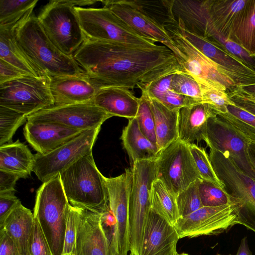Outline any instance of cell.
<instances>
[{
  "label": "cell",
  "mask_w": 255,
  "mask_h": 255,
  "mask_svg": "<svg viewBox=\"0 0 255 255\" xmlns=\"http://www.w3.org/2000/svg\"><path fill=\"white\" fill-rule=\"evenodd\" d=\"M189 147L200 178L225 190V185L216 174L205 149L194 143L189 144Z\"/></svg>",
  "instance_id": "cell-37"
},
{
  "label": "cell",
  "mask_w": 255,
  "mask_h": 255,
  "mask_svg": "<svg viewBox=\"0 0 255 255\" xmlns=\"http://www.w3.org/2000/svg\"><path fill=\"white\" fill-rule=\"evenodd\" d=\"M75 255H113L103 226L105 215L78 208Z\"/></svg>",
  "instance_id": "cell-18"
},
{
  "label": "cell",
  "mask_w": 255,
  "mask_h": 255,
  "mask_svg": "<svg viewBox=\"0 0 255 255\" xmlns=\"http://www.w3.org/2000/svg\"><path fill=\"white\" fill-rule=\"evenodd\" d=\"M33 162L34 155L18 139L0 146V170L27 178L32 171Z\"/></svg>",
  "instance_id": "cell-28"
},
{
  "label": "cell",
  "mask_w": 255,
  "mask_h": 255,
  "mask_svg": "<svg viewBox=\"0 0 255 255\" xmlns=\"http://www.w3.org/2000/svg\"><path fill=\"white\" fill-rule=\"evenodd\" d=\"M132 173L131 169L115 177H106L109 205L114 223L110 239L113 255H127L129 251L128 218Z\"/></svg>",
  "instance_id": "cell-14"
},
{
  "label": "cell",
  "mask_w": 255,
  "mask_h": 255,
  "mask_svg": "<svg viewBox=\"0 0 255 255\" xmlns=\"http://www.w3.org/2000/svg\"><path fill=\"white\" fill-rule=\"evenodd\" d=\"M70 204L60 175L43 183L37 191L33 211L53 255H62Z\"/></svg>",
  "instance_id": "cell-4"
},
{
  "label": "cell",
  "mask_w": 255,
  "mask_h": 255,
  "mask_svg": "<svg viewBox=\"0 0 255 255\" xmlns=\"http://www.w3.org/2000/svg\"><path fill=\"white\" fill-rule=\"evenodd\" d=\"M66 2L73 7H82L87 5H91L99 2L98 0H65Z\"/></svg>",
  "instance_id": "cell-53"
},
{
  "label": "cell",
  "mask_w": 255,
  "mask_h": 255,
  "mask_svg": "<svg viewBox=\"0 0 255 255\" xmlns=\"http://www.w3.org/2000/svg\"><path fill=\"white\" fill-rule=\"evenodd\" d=\"M23 132L25 139L31 146L38 153L46 154L83 131L50 122L27 121Z\"/></svg>",
  "instance_id": "cell-21"
},
{
  "label": "cell",
  "mask_w": 255,
  "mask_h": 255,
  "mask_svg": "<svg viewBox=\"0 0 255 255\" xmlns=\"http://www.w3.org/2000/svg\"><path fill=\"white\" fill-rule=\"evenodd\" d=\"M248 154L250 162L255 170V144L250 143L249 144Z\"/></svg>",
  "instance_id": "cell-54"
},
{
  "label": "cell",
  "mask_w": 255,
  "mask_h": 255,
  "mask_svg": "<svg viewBox=\"0 0 255 255\" xmlns=\"http://www.w3.org/2000/svg\"><path fill=\"white\" fill-rule=\"evenodd\" d=\"M231 40L255 57V0H249L234 26Z\"/></svg>",
  "instance_id": "cell-32"
},
{
  "label": "cell",
  "mask_w": 255,
  "mask_h": 255,
  "mask_svg": "<svg viewBox=\"0 0 255 255\" xmlns=\"http://www.w3.org/2000/svg\"><path fill=\"white\" fill-rule=\"evenodd\" d=\"M38 0H0V26H15L33 11Z\"/></svg>",
  "instance_id": "cell-35"
},
{
  "label": "cell",
  "mask_w": 255,
  "mask_h": 255,
  "mask_svg": "<svg viewBox=\"0 0 255 255\" xmlns=\"http://www.w3.org/2000/svg\"><path fill=\"white\" fill-rule=\"evenodd\" d=\"M48 75L24 76L0 84V106L27 117L54 105Z\"/></svg>",
  "instance_id": "cell-10"
},
{
  "label": "cell",
  "mask_w": 255,
  "mask_h": 255,
  "mask_svg": "<svg viewBox=\"0 0 255 255\" xmlns=\"http://www.w3.org/2000/svg\"><path fill=\"white\" fill-rule=\"evenodd\" d=\"M139 102L128 88L106 87L99 89L92 103L113 117L129 120L135 118Z\"/></svg>",
  "instance_id": "cell-24"
},
{
  "label": "cell",
  "mask_w": 255,
  "mask_h": 255,
  "mask_svg": "<svg viewBox=\"0 0 255 255\" xmlns=\"http://www.w3.org/2000/svg\"><path fill=\"white\" fill-rule=\"evenodd\" d=\"M170 89L175 93L193 99L199 103H202L200 85L190 75L182 72L172 75Z\"/></svg>",
  "instance_id": "cell-41"
},
{
  "label": "cell",
  "mask_w": 255,
  "mask_h": 255,
  "mask_svg": "<svg viewBox=\"0 0 255 255\" xmlns=\"http://www.w3.org/2000/svg\"><path fill=\"white\" fill-rule=\"evenodd\" d=\"M156 159L138 160L131 166L132 180L128 218L130 255H140L144 227L151 209L152 184L156 177Z\"/></svg>",
  "instance_id": "cell-5"
},
{
  "label": "cell",
  "mask_w": 255,
  "mask_h": 255,
  "mask_svg": "<svg viewBox=\"0 0 255 255\" xmlns=\"http://www.w3.org/2000/svg\"><path fill=\"white\" fill-rule=\"evenodd\" d=\"M20 203V200L15 196L14 193L0 194V226Z\"/></svg>",
  "instance_id": "cell-46"
},
{
  "label": "cell",
  "mask_w": 255,
  "mask_h": 255,
  "mask_svg": "<svg viewBox=\"0 0 255 255\" xmlns=\"http://www.w3.org/2000/svg\"><path fill=\"white\" fill-rule=\"evenodd\" d=\"M179 239L175 227L150 209L144 227L140 255H177Z\"/></svg>",
  "instance_id": "cell-20"
},
{
  "label": "cell",
  "mask_w": 255,
  "mask_h": 255,
  "mask_svg": "<svg viewBox=\"0 0 255 255\" xmlns=\"http://www.w3.org/2000/svg\"><path fill=\"white\" fill-rule=\"evenodd\" d=\"M101 126L82 132L53 151L34 155L32 171L43 183L65 170L83 156L92 153Z\"/></svg>",
  "instance_id": "cell-12"
},
{
  "label": "cell",
  "mask_w": 255,
  "mask_h": 255,
  "mask_svg": "<svg viewBox=\"0 0 255 255\" xmlns=\"http://www.w3.org/2000/svg\"><path fill=\"white\" fill-rule=\"evenodd\" d=\"M175 47L173 51L180 72L190 75L199 84L229 92L236 86L212 60L184 36L176 21L164 26Z\"/></svg>",
  "instance_id": "cell-6"
},
{
  "label": "cell",
  "mask_w": 255,
  "mask_h": 255,
  "mask_svg": "<svg viewBox=\"0 0 255 255\" xmlns=\"http://www.w3.org/2000/svg\"></svg>",
  "instance_id": "cell-58"
},
{
  "label": "cell",
  "mask_w": 255,
  "mask_h": 255,
  "mask_svg": "<svg viewBox=\"0 0 255 255\" xmlns=\"http://www.w3.org/2000/svg\"><path fill=\"white\" fill-rule=\"evenodd\" d=\"M133 30L142 36L158 42L172 51L175 47L165 28L137 7L131 0H100Z\"/></svg>",
  "instance_id": "cell-19"
},
{
  "label": "cell",
  "mask_w": 255,
  "mask_h": 255,
  "mask_svg": "<svg viewBox=\"0 0 255 255\" xmlns=\"http://www.w3.org/2000/svg\"><path fill=\"white\" fill-rule=\"evenodd\" d=\"M59 175L71 206L105 216L111 213L105 177L98 169L92 153L83 156Z\"/></svg>",
  "instance_id": "cell-3"
},
{
  "label": "cell",
  "mask_w": 255,
  "mask_h": 255,
  "mask_svg": "<svg viewBox=\"0 0 255 255\" xmlns=\"http://www.w3.org/2000/svg\"><path fill=\"white\" fill-rule=\"evenodd\" d=\"M16 42L42 75H75L84 70L73 56L62 53L50 40L33 11L14 27Z\"/></svg>",
  "instance_id": "cell-2"
},
{
  "label": "cell",
  "mask_w": 255,
  "mask_h": 255,
  "mask_svg": "<svg viewBox=\"0 0 255 255\" xmlns=\"http://www.w3.org/2000/svg\"><path fill=\"white\" fill-rule=\"evenodd\" d=\"M147 97L154 119L156 145L160 152L178 138L179 111L171 110L158 101Z\"/></svg>",
  "instance_id": "cell-29"
},
{
  "label": "cell",
  "mask_w": 255,
  "mask_h": 255,
  "mask_svg": "<svg viewBox=\"0 0 255 255\" xmlns=\"http://www.w3.org/2000/svg\"><path fill=\"white\" fill-rule=\"evenodd\" d=\"M0 255H19L13 241L3 228L0 229Z\"/></svg>",
  "instance_id": "cell-49"
},
{
  "label": "cell",
  "mask_w": 255,
  "mask_h": 255,
  "mask_svg": "<svg viewBox=\"0 0 255 255\" xmlns=\"http://www.w3.org/2000/svg\"><path fill=\"white\" fill-rule=\"evenodd\" d=\"M249 0H205L207 18L218 32L231 39L234 26Z\"/></svg>",
  "instance_id": "cell-25"
},
{
  "label": "cell",
  "mask_w": 255,
  "mask_h": 255,
  "mask_svg": "<svg viewBox=\"0 0 255 255\" xmlns=\"http://www.w3.org/2000/svg\"><path fill=\"white\" fill-rule=\"evenodd\" d=\"M33 222V213L20 203L0 226V229H4L13 241L19 255H28Z\"/></svg>",
  "instance_id": "cell-26"
},
{
  "label": "cell",
  "mask_w": 255,
  "mask_h": 255,
  "mask_svg": "<svg viewBox=\"0 0 255 255\" xmlns=\"http://www.w3.org/2000/svg\"><path fill=\"white\" fill-rule=\"evenodd\" d=\"M228 112L218 116L230 125L249 143L255 144V116L236 105L228 106Z\"/></svg>",
  "instance_id": "cell-34"
},
{
  "label": "cell",
  "mask_w": 255,
  "mask_h": 255,
  "mask_svg": "<svg viewBox=\"0 0 255 255\" xmlns=\"http://www.w3.org/2000/svg\"><path fill=\"white\" fill-rule=\"evenodd\" d=\"M113 116L92 102L53 105L27 117V121H46L82 131L101 126Z\"/></svg>",
  "instance_id": "cell-15"
},
{
  "label": "cell",
  "mask_w": 255,
  "mask_h": 255,
  "mask_svg": "<svg viewBox=\"0 0 255 255\" xmlns=\"http://www.w3.org/2000/svg\"><path fill=\"white\" fill-rule=\"evenodd\" d=\"M201 89L202 103L208 104L217 115L228 112V106H235L228 92L199 84Z\"/></svg>",
  "instance_id": "cell-43"
},
{
  "label": "cell",
  "mask_w": 255,
  "mask_h": 255,
  "mask_svg": "<svg viewBox=\"0 0 255 255\" xmlns=\"http://www.w3.org/2000/svg\"><path fill=\"white\" fill-rule=\"evenodd\" d=\"M141 92V95L139 98V107L135 118L141 132L151 142L156 145L153 113L146 93L144 91Z\"/></svg>",
  "instance_id": "cell-40"
},
{
  "label": "cell",
  "mask_w": 255,
  "mask_h": 255,
  "mask_svg": "<svg viewBox=\"0 0 255 255\" xmlns=\"http://www.w3.org/2000/svg\"><path fill=\"white\" fill-rule=\"evenodd\" d=\"M204 141L210 149L228 154L242 170L255 179V170L248 154L250 143L219 116L209 119Z\"/></svg>",
  "instance_id": "cell-16"
},
{
  "label": "cell",
  "mask_w": 255,
  "mask_h": 255,
  "mask_svg": "<svg viewBox=\"0 0 255 255\" xmlns=\"http://www.w3.org/2000/svg\"><path fill=\"white\" fill-rule=\"evenodd\" d=\"M151 209L174 226L179 219L176 197L161 180L156 178L152 183L150 193Z\"/></svg>",
  "instance_id": "cell-33"
},
{
  "label": "cell",
  "mask_w": 255,
  "mask_h": 255,
  "mask_svg": "<svg viewBox=\"0 0 255 255\" xmlns=\"http://www.w3.org/2000/svg\"><path fill=\"white\" fill-rule=\"evenodd\" d=\"M79 209L70 205L67 216L63 255H75Z\"/></svg>",
  "instance_id": "cell-44"
},
{
  "label": "cell",
  "mask_w": 255,
  "mask_h": 255,
  "mask_svg": "<svg viewBox=\"0 0 255 255\" xmlns=\"http://www.w3.org/2000/svg\"><path fill=\"white\" fill-rule=\"evenodd\" d=\"M156 178L161 180L175 197L200 178L189 144L178 138L160 151L156 159Z\"/></svg>",
  "instance_id": "cell-11"
},
{
  "label": "cell",
  "mask_w": 255,
  "mask_h": 255,
  "mask_svg": "<svg viewBox=\"0 0 255 255\" xmlns=\"http://www.w3.org/2000/svg\"><path fill=\"white\" fill-rule=\"evenodd\" d=\"M19 178L16 174L0 170V194L14 193V186Z\"/></svg>",
  "instance_id": "cell-48"
},
{
  "label": "cell",
  "mask_w": 255,
  "mask_h": 255,
  "mask_svg": "<svg viewBox=\"0 0 255 255\" xmlns=\"http://www.w3.org/2000/svg\"><path fill=\"white\" fill-rule=\"evenodd\" d=\"M121 138L130 159L131 166L136 161L158 157L160 152L157 146L141 132L136 118L128 120Z\"/></svg>",
  "instance_id": "cell-27"
},
{
  "label": "cell",
  "mask_w": 255,
  "mask_h": 255,
  "mask_svg": "<svg viewBox=\"0 0 255 255\" xmlns=\"http://www.w3.org/2000/svg\"><path fill=\"white\" fill-rule=\"evenodd\" d=\"M177 255H189L188 254H186V253H182V254H178Z\"/></svg>",
  "instance_id": "cell-56"
},
{
  "label": "cell",
  "mask_w": 255,
  "mask_h": 255,
  "mask_svg": "<svg viewBox=\"0 0 255 255\" xmlns=\"http://www.w3.org/2000/svg\"><path fill=\"white\" fill-rule=\"evenodd\" d=\"M228 94L231 99L239 100L255 105V96L245 92L239 86L236 87Z\"/></svg>",
  "instance_id": "cell-50"
},
{
  "label": "cell",
  "mask_w": 255,
  "mask_h": 255,
  "mask_svg": "<svg viewBox=\"0 0 255 255\" xmlns=\"http://www.w3.org/2000/svg\"><path fill=\"white\" fill-rule=\"evenodd\" d=\"M199 191L203 206H219L235 201L226 190L203 180L200 182Z\"/></svg>",
  "instance_id": "cell-42"
},
{
  "label": "cell",
  "mask_w": 255,
  "mask_h": 255,
  "mask_svg": "<svg viewBox=\"0 0 255 255\" xmlns=\"http://www.w3.org/2000/svg\"><path fill=\"white\" fill-rule=\"evenodd\" d=\"M177 23L187 39L215 63L225 74L235 82L237 86L255 84V70L216 42L188 31L177 22Z\"/></svg>",
  "instance_id": "cell-17"
},
{
  "label": "cell",
  "mask_w": 255,
  "mask_h": 255,
  "mask_svg": "<svg viewBox=\"0 0 255 255\" xmlns=\"http://www.w3.org/2000/svg\"><path fill=\"white\" fill-rule=\"evenodd\" d=\"M27 76L23 72L0 59V84Z\"/></svg>",
  "instance_id": "cell-47"
},
{
  "label": "cell",
  "mask_w": 255,
  "mask_h": 255,
  "mask_svg": "<svg viewBox=\"0 0 255 255\" xmlns=\"http://www.w3.org/2000/svg\"><path fill=\"white\" fill-rule=\"evenodd\" d=\"M50 88L54 105L92 102L100 89L85 72L51 77Z\"/></svg>",
  "instance_id": "cell-22"
},
{
  "label": "cell",
  "mask_w": 255,
  "mask_h": 255,
  "mask_svg": "<svg viewBox=\"0 0 255 255\" xmlns=\"http://www.w3.org/2000/svg\"><path fill=\"white\" fill-rule=\"evenodd\" d=\"M73 57L100 88L141 90L164 77L180 72L174 53L164 45L144 47L86 39Z\"/></svg>",
  "instance_id": "cell-1"
},
{
  "label": "cell",
  "mask_w": 255,
  "mask_h": 255,
  "mask_svg": "<svg viewBox=\"0 0 255 255\" xmlns=\"http://www.w3.org/2000/svg\"><path fill=\"white\" fill-rule=\"evenodd\" d=\"M37 17L50 40L65 55L73 56L86 39L74 7L65 0L50 1Z\"/></svg>",
  "instance_id": "cell-9"
},
{
  "label": "cell",
  "mask_w": 255,
  "mask_h": 255,
  "mask_svg": "<svg viewBox=\"0 0 255 255\" xmlns=\"http://www.w3.org/2000/svg\"><path fill=\"white\" fill-rule=\"evenodd\" d=\"M87 39L115 42L144 47H153L156 42L137 33L110 9L74 7Z\"/></svg>",
  "instance_id": "cell-7"
},
{
  "label": "cell",
  "mask_w": 255,
  "mask_h": 255,
  "mask_svg": "<svg viewBox=\"0 0 255 255\" xmlns=\"http://www.w3.org/2000/svg\"><path fill=\"white\" fill-rule=\"evenodd\" d=\"M201 180L200 178L196 179L176 196V204L180 218L187 216L203 206L199 191Z\"/></svg>",
  "instance_id": "cell-39"
},
{
  "label": "cell",
  "mask_w": 255,
  "mask_h": 255,
  "mask_svg": "<svg viewBox=\"0 0 255 255\" xmlns=\"http://www.w3.org/2000/svg\"><path fill=\"white\" fill-rule=\"evenodd\" d=\"M139 9L164 27L176 20L173 12L174 0H131Z\"/></svg>",
  "instance_id": "cell-36"
},
{
  "label": "cell",
  "mask_w": 255,
  "mask_h": 255,
  "mask_svg": "<svg viewBox=\"0 0 255 255\" xmlns=\"http://www.w3.org/2000/svg\"><path fill=\"white\" fill-rule=\"evenodd\" d=\"M245 92L255 96V84L239 86Z\"/></svg>",
  "instance_id": "cell-55"
},
{
  "label": "cell",
  "mask_w": 255,
  "mask_h": 255,
  "mask_svg": "<svg viewBox=\"0 0 255 255\" xmlns=\"http://www.w3.org/2000/svg\"><path fill=\"white\" fill-rule=\"evenodd\" d=\"M213 168L225 190L241 204L238 224L255 233V179L242 170L228 154L210 149Z\"/></svg>",
  "instance_id": "cell-8"
},
{
  "label": "cell",
  "mask_w": 255,
  "mask_h": 255,
  "mask_svg": "<svg viewBox=\"0 0 255 255\" xmlns=\"http://www.w3.org/2000/svg\"><path fill=\"white\" fill-rule=\"evenodd\" d=\"M216 255H220V254H217ZM231 255V254H229V255Z\"/></svg>",
  "instance_id": "cell-57"
},
{
  "label": "cell",
  "mask_w": 255,
  "mask_h": 255,
  "mask_svg": "<svg viewBox=\"0 0 255 255\" xmlns=\"http://www.w3.org/2000/svg\"><path fill=\"white\" fill-rule=\"evenodd\" d=\"M235 255H252L250 250L247 237H244L241 241L240 246Z\"/></svg>",
  "instance_id": "cell-51"
},
{
  "label": "cell",
  "mask_w": 255,
  "mask_h": 255,
  "mask_svg": "<svg viewBox=\"0 0 255 255\" xmlns=\"http://www.w3.org/2000/svg\"><path fill=\"white\" fill-rule=\"evenodd\" d=\"M239 107L255 116V105L236 99H231Z\"/></svg>",
  "instance_id": "cell-52"
},
{
  "label": "cell",
  "mask_w": 255,
  "mask_h": 255,
  "mask_svg": "<svg viewBox=\"0 0 255 255\" xmlns=\"http://www.w3.org/2000/svg\"><path fill=\"white\" fill-rule=\"evenodd\" d=\"M14 27L0 26V59L19 69L27 76H43L19 47L15 37Z\"/></svg>",
  "instance_id": "cell-30"
},
{
  "label": "cell",
  "mask_w": 255,
  "mask_h": 255,
  "mask_svg": "<svg viewBox=\"0 0 255 255\" xmlns=\"http://www.w3.org/2000/svg\"><path fill=\"white\" fill-rule=\"evenodd\" d=\"M241 204L236 201L226 205L203 206L183 217L175 225L179 239L217 235L238 224Z\"/></svg>",
  "instance_id": "cell-13"
},
{
  "label": "cell",
  "mask_w": 255,
  "mask_h": 255,
  "mask_svg": "<svg viewBox=\"0 0 255 255\" xmlns=\"http://www.w3.org/2000/svg\"><path fill=\"white\" fill-rule=\"evenodd\" d=\"M27 120V116L0 106V146L11 142L15 132Z\"/></svg>",
  "instance_id": "cell-38"
},
{
  "label": "cell",
  "mask_w": 255,
  "mask_h": 255,
  "mask_svg": "<svg viewBox=\"0 0 255 255\" xmlns=\"http://www.w3.org/2000/svg\"><path fill=\"white\" fill-rule=\"evenodd\" d=\"M28 255H53L41 226L35 218L28 245Z\"/></svg>",
  "instance_id": "cell-45"
},
{
  "label": "cell",
  "mask_w": 255,
  "mask_h": 255,
  "mask_svg": "<svg viewBox=\"0 0 255 255\" xmlns=\"http://www.w3.org/2000/svg\"><path fill=\"white\" fill-rule=\"evenodd\" d=\"M217 115V112L205 103L181 108L178 113V139L187 144L204 140L209 119Z\"/></svg>",
  "instance_id": "cell-23"
},
{
  "label": "cell",
  "mask_w": 255,
  "mask_h": 255,
  "mask_svg": "<svg viewBox=\"0 0 255 255\" xmlns=\"http://www.w3.org/2000/svg\"><path fill=\"white\" fill-rule=\"evenodd\" d=\"M173 75L149 84L141 91H144L149 97L158 101L172 111H179L184 107L199 104L193 99L177 94L171 90L170 83Z\"/></svg>",
  "instance_id": "cell-31"
}]
</instances>
